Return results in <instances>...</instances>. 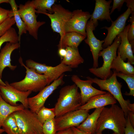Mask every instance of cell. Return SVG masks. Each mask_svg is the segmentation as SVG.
<instances>
[{"mask_svg": "<svg viewBox=\"0 0 134 134\" xmlns=\"http://www.w3.org/2000/svg\"><path fill=\"white\" fill-rule=\"evenodd\" d=\"M126 123V118L121 107L115 104L109 108L104 107L98 119L96 133H102L108 129L117 134H124Z\"/></svg>", "mask_w": 134, "mask_h": 134, "instance_id": "6da1fadb", "label": "cell"}, {"mask_svg": "<svg viewBox=\"0 0 134 134\" xmlns=\"http://www.w3.org/2000/svg\"><path fill=\"white\" fill-rule=\"evenodd\" d=\"M78 88L74 84L66 86L61 89L54 107L56 117L79 109L81 104V95Z\"/></svg>", "mask_w": 134, "mask_h": 134, "instance_id": "7a4b0ae2", "label": "cell"}, {"mask_svg": "<svg viewBox=\"0 0 134 134\" xmlns=\"http://www.w3.org/2000/svg\"><path fill=\"white\" fill-rule=\"evenodd\" d=\"M21 65L26 69V76L22 80L10 84L17 89L22 91L37 92L49 85L47 77L36 73L33 69L27 67L20 57L19 60Z\"/></svg>", "mask_w": 134, "mask_h": 134, "instance_id": "3957f363", "label": "cell"}, {"mask_svg": "<svg viewBox=\"0 0 134 134\" xmlns=\"http://www.w3.org/2000/svg\"><path fill=\"white\" fill-rule=\"evenodd\" d=\"M21 134H43L42 124L37 114L28 108L12 113Z\"/></svg>", "mask_w": 134, "mask_h": 134, "instance_id": "277c9868", "label": "cell"}, {"mask_svg": "<svg viewBox=\"0 0 134 134\" xmlns=\"http://www.w3.org/2000/svg\"><path fill=\"white\" fill-rule=\"evenodd\" d=\"M86 78L97 84L101 90H106L110 93L118 101L126 117H127L129 111L128 105L130 101L129 100H125L122 96L121 91L122 85L117 79L115 71L114 70L111 76L105 79H98L96 77L93 78L89 76Z\"/></svg>", "mask_w": 134, "mask_h": 134, "instance_id": "5b68a950", "label": "cell"}, {"mask_svg": "<svg viewBox=\"0 0 134 134\" xmlns=\"http://www.w3.org/2000/svg\"><path fill=\"white\" fill-rule=\"evenodd\" d=\"M121 41V38L118 35L111 45L100 51L99 56L103 58V63L102 66L97 68H90L89 69V71L102 79L109 77L112 74L111 70V65L113 60L117 56V49Z\"/></svg>", "mask_w": 134, "mask_h": 134, "instance_id": "8992f818", "label": "cell"}, {"mask_svg": "<svg viewBox=\"0 0 134 134\" xmlns=\"http://www.w3.org/2000/svg\"><path fill=\"white\" fill-rule=\"evenodd\" d=\"M18 7V13L26 25L27 31L34 38L37 39L38 30L45 22L37 21L36 10L31 1L20 4Z\"/></svg>", "mask_w": 134, "mask_h": 134, "instance_id": "52a82bcc", "label": "cell"}, {"mask_svg": "<svg viewBox=\"0 0 134 134\" xmlns=\"http://www.w3.org/2000/svg\"><path fill=\"white\" fill-rule=\"evenodd\" d=\"M26 64L27 67L34 69L36 73L40 74H43L47 76L49 85L58 79L64 73L71 71L72 70L69 66L61 63L56 66L52 67L29 59L26 61Z\"/></svg>", "mask_w": 134, "mask_h": 134, "instance_id": "ba28073f", "label": "cell"}, {"mask_svg": "<svg viewBox=\"0 0 134 134\" xmlns=\"http://www.w3.org/2000/svg\"><path fill=\"white\" fill-rule=\"evenodd\" d=\"M63 74L51 83L40 90L36 95L28 98V108L32 111L37 114L43 106L48 97L58 87L64 83Z\"/></svg>", "mask_w": 134, "mask_h": 134, "instance_id": "9c48e42d", "label": "cell"}, {"mask_svg": "<svg viewBox=\"0 0 134 134\" xmlns=\"http://www.w3.org/2000/svg\"><path fill=\"white\" fill-rule=\"evenodd\" d=\"M53 13H44L50 19L51 26L53 31L59 33L61 38L65 34L64 28L66 23L72 15V12L66 9L61 5L54 4L52 6Z\"/></svg>", "mask_w": 134, "mask_h": 134, "instance_id": "30bf717a", "label": "cell"}, {"mask_svg": "<svg viewBox=\"0 0 134 134\" xmlns=\"http://www.w3.org/2000/svg\"><path fill=\"white\" fill-rule=\"evenodd\" d=\"M89 110L78 109L55 117L57 132L72 127H77L89 115Z\"/></svg>", "mask_w": 134, "mask_h": 134, "instance_id": "8fae6325", "label": "cell"}, {"mask_svg": "<svg viewBox=\"0 0 134 134\" xmlns=\"http://www.w3.org/2000/svg\"><path fill=\"white\" fill-rule=\"evenodd\" d=\"M5 83L4 85H0V93L3 99L13 106L18 105L17 102H19L25 108H28V97L32 92L20 91L11 86L7 81Z\"/></svg>", "mask_w": 134, "mask_h": 134, "instance_id": "7c38bea8", "label": "cell"}, {"mask_svg": "<svg viewBox=\"0 0 134 134\" xmlns=\"http://www.w3.org/2000/svg\"><path fill=\"white\" fill-rule=\"evenodd\" d=\"M71 17L66 23L64 28L65 33L71 32L79 33L86 37V26L91 15L89 12L81 9L73 11Z\"/></svg>", "mask_w": 134, "mask_h": 134, "instance_id": "4fadbf2b", "label": "cell"}, {"mask_svg": "<svg viewBox=\"0 0 134 134\" xmlns=\"http://www.w3.org/2000/svg\"><path fill=\"white\" fill-rule=\"evenodd\" d=\"M132 13L131 9L128 8L127 10L119 16L115 21L111 22L112 24L110 27L105 26L101 28L106 29L108 31L107 35L102 45L103 49L111 45L117 35L123 31L125 27L126 20Z\"/></svg>", "mask_w": 134, "mask_h": 134, "instance_id": "5bb4252c", "label": "cell"}, {"mask_svg": "<svg viewBox=\"0 0 134 134\" xmlns=\"http://www.w3.org/2000/svg\"><path fill=\"white\" fill-rule=\"evenodd\" d=\"M95 28L90 20L88 21L86 28L87 38L84 41L89 46L92 54L93 60V67L97 68L98 67L99 54L103 49L102 45L104 41L100 40L95 36L93 31L95 30Z\"/></svg>", "mask_w": 134, "mask_h": 134, "instance_id": "9a60e30c", "label": "cell"}, {"mask_svg": "<svg viewBox=\"0 0 134 134\" xmlns=\"http://www.w3.org/2000/svg\"><path fill=\"white\" fill-rule=\"evenodd\" d=\"M71 79L72 81L80 89L81 105L85 104L91 97L97 95L104 94L106 93L93 87L92 86L93 82L89 79H87L86 80H81L76 75H73Z\"/></svg>", "mask_w": 134, "mask_h": 134, "instance_id": "2e32d148", "label": "cell"}, {"mask_svg": "<svg viewBox=\"0 0 134 134\" xmlns=\"http://www.w3.org/2000/svg\"><path fill=\"white\" fill-rule=\"evenodd\" d=\"M94 10L90 19L96 27L98 24V20H106L112 22L110 14V4L112 0L106 1L105 0H96Z\"/></svg>", "mask_w": 134, "mask_h": 134, "instance_id": "e0dca14e", "label": "cell"}, {"mask_svg": "<svg viewBox=\"0 0 134 134\" xmlns=\"http://www.w3.org/2000/svg\"><path fill=\"white\" fill-rule=\"evenodd\" d=\"M116 102V100L113 96L108 92L91 97L85 104L81 106L79 109L89 110L93 108L102 107L107 105L115 104Z\"/></svg>", "mask_w": 134, "mask_h": 134, "instance_id": "ac0fdd59", "label": "cell"}, {"mask_svg": "<svg viewBox=\"0 0 134 134\" xmlns=\"http://www.w3.org/2000/svg\"><path fill=\"white\" fill-rule=\"evenodd\" d=\"M130 24L125 27L123 31L118 35L121 38V42L118 46L117 54L125 61L128 62L132 65L134 64V57L131 45L127 38V33Z\"/></svg>", "mask_w": 134, "mask_h": 134, "instance_id": "d6986e66", "label": "cell"}, {"mask_svg": "<svg viewBox=\"0 0 134 134\" xmlns=\"http://www.w3.org/2000/svg\"><path fill=\"white\" fill-rule=\"evenodd\" d=\"M20 43L19 42L12 43L7 42L5 45L1 50L0 52V77H2L4 69L8 67L12 70H14L16 66H13L11 64V56L12 52L20 47Z\"/></svg>", "mask_w": 134, "mask_h": 134, "instance_id": "ffe728a7", "label": "cell"}, {"mask_svg": "<svg viewBox=\"0 0 134 134\" xmlns=\"http://www.w3.org/2000/svg\"><path fill=\"white\" fill-rule=\"evenodd\" d=\"M103 107L96 108L92 113L89 114L85 120L76 128L87 133L92 134L96 133L97 121Z\"/></svg>", "mask_w": 134, "mask_h": 134, "instance_id": "44dd1931", "label": "cell"}, {"mask_svg": "<svg viewBox=\"0 0 134 134\" xmlns=\"http://www.w3.org/2000/svg\"><path fill=\"white\" fill-rule=\"evenodd\" d=\"M66 49V54L61 60V63L72 68L77 67L79 65L84 63V60L80 56L78 48L67 47Z\"/></svg>", "mask_w": 134, "mask_h": 134, "instance_id": "7402d4cb", "label": "cell"}, {"mask_svg": "<svg viewBox=\"0 0 134 134\" xmlns=\"http://www.w3.org/2000/svg\"><path fill=\"white\" fill-rule=\"evenodd\" d=\"M86 37L81 34L75 32L67 33L60 39L57 46L58 49L66 48L67 47L78 48L81 43Z\"/></svg>", "mask_w": 134, "mask_h": 134, "instance_id": "603a6c76", "label": "cell"}, {"mask_svg": "<svg viewBox=\"0 0 134 134\" xmlns=\"http://www.w3.org/2000/svg\"><path fill=\"white\" fill-rule=\"evenodd\" d=\"M111 68L116 72L127 75H134V67L129 62H125L118 54L113 60Z\"/></svg>", "mask_w": 134, "mask_h": 134, "instance_id": "cb8c5ba5", "label": "cell"}, {"mask_svg": "<svg viewBox=\"0 0 134 134\" xmlns=\"http://www.w3.org/2000/svg\"><path fill=\"white\" fill-rule=\"evenodd\" d=\"M25 108L22 104L16 106L10 105L2 98L0 93V128L4 120L10 115L18 110Z\"/></svg>", "mask_w": 134, "mask_h": 134, "instance_id": "d4e9b609", "label": "cell"}, {"mask_svg": "<svg viewBox=\"0 0 134 134\" xmlns=\"http://www.w3.org/2000/svg\"><path fill=\"white\" fill-rule=\"evenodd\" d=\"M9 3L10 4L13 13V17L18 29V36L19 42L20 43L21 36L24 34H26L27 31L26 25L22 20L18 11V6L14 0H9Z\"/></svg>", "mask_w": 134, "mask_h": 134, "instance_id": "484cf974", "label": "cell"}, {"mask_svg": "<svg viewBox=\"0 0 134 134\" xmlns=\"http://www.w3.org/2000/svg\"><path fill=\"white\" fill-rule=\"evenodd\" d=\"M57 1L56 0H34L31 1L35 8L36 13L42 14L47 13L52 14L53 6Z\"/></svg>", "mask_w": 134, "mask_h": 134, "instance_id": "4316f807", "label": "cell"}, {"mask_svg": "<svg viewBox=\"0 0 134 134\" xmlns=\"http://www.w3.org/2000/svg\"><path fill=\"white\" fill-rule=\"evenodd\" d=\"M2 127L7 134H21L12 113L8 116L4 120Z\"/></svg>", "mask_w": 134, "mask_h": 134, "instance_id": "83f0119b", "label": "cell"}, {"mask_svg": "<svg viewBox=\"0 0 134 134\" xmlns=\"http://www.w3.org/2000/svg\"><path fill=\"white\" fill-rule=\"evenodd\" d=\"M37 114L39 120L42 124L46 121L55 119L56 117L54 108H48L44 106L40 109Z\"/></svg>", "mask_w": 134, "mask_h": 134, "instance_id": "f1b7e54d", "label": "cell"}, {"mask_svg": "<svg viewBox=\"0 0 134 134\" xmlns=\"http://www.w3.org/2000/svg\"><path fill=\"white\" fill-rule=\"evenodd\" d=\"M5 42L12 43L19 42L18 35L14 28L11 27L0 37V49L2 44Z\"/></svg>", "mask_w": 134, "mask_h": 134, "instance_id": "f546056e", "label": "cell"}, {"mask_svg": "<svg viewBox=\"0 0 134 134\" xmlns=\"http://www.w3.org/2000/svg\"><path fill=\"white\" fill-rule=\"evenodd\" d=\"M117 76L123 79L126 83L130 90L129 93L124 94L127 96H134V75H127L116 72Z\"/></svg>", "mask_w": 134, "mask_h": 134, "instance_id": "4dcf8cb0", "label": "cell"}, {"mask_svg": "<svg viewBox=\"0 0 134 134\" xmlns=\"http://www.w3.org/2000/svg\"><path fill=\"white\" fill-rule=\"evenodd\" d=\"M55 118L48 120L43 124L42 129L43 134H56V130Z\"/></svg>", "mask_w": 134, "mask_h": 134, "instance_id": "1f68e13d", "label": "cell"}, {"mask_svg": "<svg viewBox=\"0 0 134 134\" xmlns=\"http://www.w3.org/2000/svg\"><path fill=\"white\" fill-rule=\"evenodd\" d=\"M129 21L131 22L127 33L128 40L131 44L132 49L134 53V12L131 13Z\"/></svg>", "mask_w": 134, "mask_h": 134, "instance_id": "d6a6232c", "label": "cell"}, {"mask_svg": "<svg viewBox=\"0 0 134 134\" xmlns=\"http://www.w3.org/2000/svg\"><path fill=\"white\" fill-rule=\"evenodd\" d=\"M15 23L13 17L7 19L0 25V37L5 33Z\"/></svg>", "mask_w": 134, "mask_h": 134, "instance_id": "836d02e7", "label": "cell"}, {"mask_svg": "<svg viewBox=\"0 0 134 134\" xmlns=\"http://www.w3.org/2000/svg\"><path fill=\"white\" fill-rule=\"evenodd\" d=\"M13 17V13L9 10L0 7V25L7 19Z\"/></svg>", "mask_w": 134, "mask_h": 134, "instance_id": "e575fe53", "label": "cell"}, {"mask_svg": "<svg viewBox=\"0 0 134 134\" xmlns=\"http://www.w3.org/2000/svg\"><path fill=\"white\" fill-rule=\"evenodd\" d=\"M125 1V0H113V6L110 12V14H111L116 9H118V11H120Z\"/></svg>", "mask_w": 134, "mask_h": 134, "instance_id": "d590c367", "label": "cell"}, {"mask_svg": "<svg viewBox=\"0 0 134 134\" xmlns=\"http://www.w3.org/2000/svg\"><path fill=\"white\" fill-rule=\"evenodd\" d=\"M127 123L124 130V134H134V127L131 123L129 117H126Z\"/></svg>", "mask_w": 134, "mask_h": 134, "instance_id": "8d00e7d4", "label": "cell"}, {"mask_svg": "<svg viewBox=\"0 0 134 134\" xmlns=\"http://www.w3.org/2000/svg\"><path fill=\"white\" fill-rule=\"evenodd\" d=\"M56 134H74L71 128L60 130L56 132Z\"/></svg>", "mask_w": 134, "mask_h": 134, "instance_id": "74e56055", "label": "cell"}, {"mask_svg": "<svg viewBox=\"0 0 134 134\" xmlns=\"http://www.w3.org/2000/svg\"><path fill=\"white\" fill-rule=\"evenodd\" d=\"M125 2L126 3V5L128 8L131 9L132 13L134 12V0H125Z\"/></svg>", "mask_w": 134, "mask_h": 134, "instance_id": "f35d334b", "label": "cell"}, {"mask_svg": "<svg viewBox=\"0 0 134 134\" xmlns=\"http://www.w3.org/2000/svg\"><path fill=\"white\" fill-rule=\"evenodd\" d=\"M66 53V48H60L58 49V54L60 57L61 60L64 57Z\"/></svg>", "mask_w": 134, "mask_h": 134, "instance_id": "ab89813d", "label": "cell"}, {"mask_svg": "<svg viewBox=\"0 0 134 134\" xmlns=\"http://www.w3.org/2000/svg\"><path fill=\"white\" fill-rule=\"evenodd\" d=\"M127 116H128L130 122L133 127H134V112H129Z\"/></svg>", "mask_w": 134, "mask_h": 134, "instance_id": "60d3db41", "label": "cell"}, {"mask_svg": "<svg viewBox=\"0 0 134 134\" xmlns=\"http://www.w3.org/2000/svg\"><path fill=\"white\" fill-rule=\"evenodd\" d=\"M74 134H88L87 133L82 131L76 127L71 128Z\"/></svg>", "mask_w": 134, "mask_h": 134, "instance_id": "b9f144b4", "label": "cell"}, {"mask_svg": "<svg viewBox=\"0 0 134 134\" xmlns=\"http://www.w3.org/2000/svg\"><path fill=\"white\" fill-rule=\"evenodd\" d=\"M9 0H0V4L3 3H9Z\"/></svg>", "mask_w": 134, "mask_h": 134, "instance_id": "7bdbcfd3", "label": "cell"}, {"mask_svg": "<svg viewBox=\"0 0 134 134\" xmlns=\"http://www.w3.org/2000/svg\"><path fill=\"white\" fill-rule=\"evenodd\" d=\"M4 132V130L0 128V134H1Z\"/></svg>", "mask_w": 134, "mask_h": 134, "instance_id": "ee69618b", "label": "cell"}, {"mask_svg": "<svg viewBox=\"0 0 134 134\" xmlns=\"http://www.w3.org/2000/svg\"><path fill=\"white\" fill-rule=\"evenodd\" d=\"M88 134H89L87 133ZM103 134L102 133H96L94 134ZM111 134H117L116 133L114 132L113 133H112Z\"/></svg>", "mask_w": 134, "mask_h": 134, "instance_id": "f6af8a7d", "label": "cell"}]
</instances>
